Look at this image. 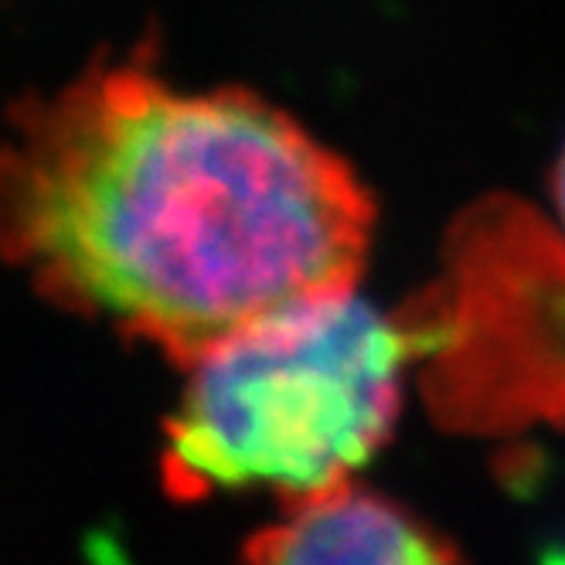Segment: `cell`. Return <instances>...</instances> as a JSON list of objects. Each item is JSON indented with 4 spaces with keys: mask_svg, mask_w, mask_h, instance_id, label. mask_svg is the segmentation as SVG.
Here are the masks:
<instances>
[{
    "mask_svg": "<svg viewBox=\"0 0 565 565\" xmlns=\"http://www.w3.org/2000/svg\"><path fill=\"white\" fill-rule=\"evenodd\" d=\"M398 320L447 429H565V238L535 212L514 201L473 209L443 276Z\"/></svg>",
    "mask_w": 565,
    "mask_h": 565,
    "instance_id": "3957f363",
    "label": "cell"
},
{
    "mask_svg": "<svg viewBox=\"0 0 565 565\" xmlns=\"http://www.w3.org/2000/svg\"><path fill=\"white\" fill-rule=\"evenodd\" d=\"M413 361L398 313L354 290L232 334L188 365L160 454L168 494L263 488L290 508L348 488L388 443Z\"/></svg>",
    "mask_w": 565,
    "mask_h": 565,
    "instance_id": "7a4b0ae2",
    "label": "cell"
},
{
    "mask_svg": "<svg viewBox=\"0 0 565 565\" xmlns=\"http://www.w3.org/2000/svg\"><path fill=\"white\" fill-rule=\"evenodd\" d=\"M372 222L365 184L294 116L140 58L24 99L0 137V259L181 369L354 290Z\"/></svg>",
    "mask_w": 565,
    "mask_h": 565,
    "instance_id": "6da1fadb",
    "label": "cell"
},
{
    "mask_svg": "<svg viewBox=\"0 0 565 565\" xmlns=\"http://www.w3.org/2000/svg\"><path fill=\"white\" fill-rule=\"evenodd\" d=\"M238 565H463V558L406 504L348 483L290 504L249 539Z\"/></svg>",
    "mask_w": 565,
    "mask_h": 565,
    "instance_id": "277c9868",
    "label": "cell"
},
{
    "mask_svg": "<svg viewBox=\"0 0 565 565\" xmlns=\"http://www.w3.org/2000/svg\"><path fill=\"white\" fill-rule=\"evenodd\" d=\"M558 205H562V215H565V157L558 164Z\"/></svg>",
    "mask_w": 565,
    "mask_h": 565,
    "instance_id": "5b68a950",
    "label": "cell"
}]
</instances>
